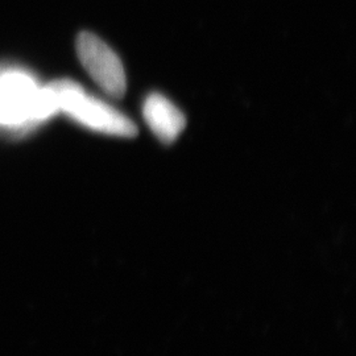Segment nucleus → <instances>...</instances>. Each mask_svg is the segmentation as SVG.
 Listing matches in <instances>:
<instances>
[{
	"instance_id": "f257e3e1",
	"label": "nucleus",
	"mask_w": 356,
	"mask_h": 356,
	"mask_svg": "<svg viewBox=\"0 0 356 356\" xmlns=\"http://www.w3.org/2000/svg\"><path fill=\"white\" fill-rule=\"evenodd\" d=\"M58 104L51 86L41 88L19 67H0V126L26 131L51 119Z\"/></svg>"
},
{
	"instance_id": "f03ea898",
	"label": "nucleus",
	"mask_w": 356,
	"mask_h": 356,
	"mask_svg": "<svg viewBox=\"0 0 356 356\" xmlns=\"http://www.w3.org/2000/svg\"><path fill=\"white\" fill-rule=\"evenodd\" d=\"M49 86L56 95L58 113H64L83 127L122 138H132L138 134V128L129 118L92 97L74 81L60 79Z\"/></svg>"
},
{
	"instance_id": "7ed1b4c3",
	"label": "nucleus",
	"mask_w": 356,
	"mask_h": 356,
	"mask_svg": "<svg viewBox=\"0 0 356 356\" xmlns=\"http://www.w3.org/2000/svg\"><path fill=\"white\" fill-rule=\"evenodd\" d=\"M76 56L92 81L111 98L126 94L127 81L124 67L102 38L91 32H82L76 41Z\"/></svg>"
},
{
	"instance_id": "20e7f679",
	"label": "nucleus",
	"mask_w": 356,
	"mask_h": 356,
	"mask_svg": "<svg viewBox=\"0 0 356 356\" xmlns=\"http://www.w3.org/2000/svg\"><path fill=\"white\" fill-rule=\"evenodd\" d=\"M143 116L157 139L165 144L176 140L186 124L184 114L159 92L147 97L143 106Z\"/></svg>"
}]
</instances>
